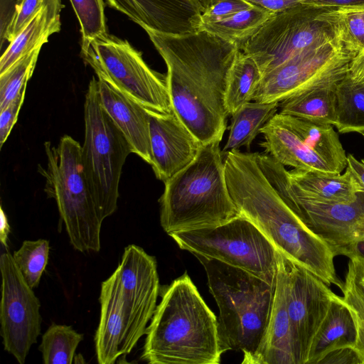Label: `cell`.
Returning <instances> with one entry per match:
<instances>
[{
	"label": "cell",
	"instance_id": "6da1fadb",
	"mask_svg": "<svg viewBox=\"0 0 364 364\" xmlns=\"http://www.w3.org/2000/svg\"><path fill=\"white\" fill-rule=\"evenodd\" d=\"M144 30L166 65L173 111L202 144L221 141L228 116L225 91L238 46L204 30L185 35Z\"/></svg>",
	"mask_w": 364,
	"mask_h": 364
},
{
	"label": "cell",
	"instance_id": "7a4b0ae2",
	"mask_svg": "<svg viewBox=\"0 0 364 364\" xmlns=\"http://www.w3.org/2000/svg\"><path fill=\"white\" fill-rule=\"evenodd\" d=\"M225 173L230 196L240 215L253 223L276 250L327 285L342 284L334 253L320 235L292 209L255 153H225Z\"/></svg>",
	"mask_w": 364,
	"mask_h": 364
},
{
	"label": "cell",
	"instance_id": "3957f363",
	"mask_svg": "<svg viewBox=\"0 0 364 364\" xmlns=\"http://www.w3.org/2000/svg\"><path fill=\"white\" fill-rule=\"evenodd\" d=\"M145 334L149 364H218L225 353L218 318L186 273L162 289Z\"/></svg>",
	"mask_w": 364,
	"mask_h": 364
},
{
	"label": "cell",
	"instance_id": "277c9868",
	"mask_svg": "<svg viewBox=\"0 0 364 364\" xmlns=\"http://www.w3.org/2000/svg\"><path fill=\"white\" fill-rule=\"evenodd\" d=\"M220 141L202 144L196 158L164 182L160 223L168 235L215 227L240 215L228 190Z\"/></svg>",
	"mask_w": 364,
	"mask_h": 364
},
{
	"label": "cell",
	"instance_id": "5b68a950",
	"mask_svg": "<svg viewBox=\"0 0 364 364\" xmlns=\"http://www.w3.org/2000/svg\"><path fill=\"white\" fill-rule=\"evenodd\" d=\"M210 292L219 309L218 331L225 352L240 350L247 364L267 327L275 287L240 268L199 255Z\"/></svg>",
	"mask_w": 364,
	"mask_h": 364
},
{
	"label": "cell",
	"instance_id": "8992f818",
	"mask_svg": "<svg viewBox=\"0 0 364 364\" xmlns=\"http://www.w3.org/2000/svg\"><path fill=\"white\" fill-rule=\"evenodd\" d=\"M47 166H38L45 192L54 198L70 242L81 252H99L101 218L91 194L82 161V146L68 135L57 146L44 144Z\"/></svg>",
	"mask_w": 364,
	"mask_h": 364
},
{
	"label": "cell",
	"instance_id": "52a82bcc",
	"mask_svg": "<svg viewBox=\"0 0 364 364\" xmlns=\"http://www.w3.org/2000/svg\"><path fill=\"white\" fill-rule=\"evenodd\" d=\"M84 120L83 168L93 200L104 220L117 209L122 167L132 151L125 136L102 107L95 77L90 80L85 95Z\"/></svg>",
	"mask_w": 364,
	"mask_h": 364
},
{
	"label": "cell",
	"instance_id": "ba28073f",
	"mask_svg": "<svg viewBox=\"0 0 364 364\" xmlns=\"http://www.w3.org/2000/svg\"><path fill=\"white\" fill-rule=\"evenodd\" d=\"M170 236L181 249L193 255L219 260L276 287L277 250L244 216L215 227L178 232Z\"/></svg>",
	"mask_w": 364,
	"mask_h": 364
},
{
	"label": "cell",
	"instance_id": "9c48e42d",
	"mask_svg": "<svg viewBox=\"0 0 364 364\" xmlns=\"http://www.w3.org/2000/svg\"><path fill=\"white\" fill-rule=\"evenodd\" d=\"M81 56L98 78L146 108L163 113L173 110L166 76L152 70L126 40L107 34L82 42Z\"/></svg>",
	"mask_w": 364,
	"mask_h": 364
},
{
	"label": "cell",
	"instance_id": "30bf717a",
	"mask_svg": "<svg viewBox=\"0 0 364 364\" xmlns=\"http://www.w3.org/2000/svg\"><path fill=\"white\" fill-rule=\"evenodd\" d=\"M321 9L298 5L274 14L240 48L262 75L314 46L333 38Z\"/></svg>",
	"mask_w": 364,
	"mask_h": 364
},
{
	"label": "cell",
	"instance_id": "8fae6325",
	"mask_svg": "<svg viewBox=\"0 0 364 364\" xmlns=\"http://www.w3.org/2000/svg\"><path fill=\"white\" fill-rule=\"evenodd\" d=\"M354 58L334 38L311 47L263 75L252 101L279 103L311 87L339 82Z\"/></svg>",
	"mask_w": 364,
	"mask_h": 364
},
{
	"label": "cell",
	"instance_id": "7c38bea8",
	"mask_svg": "<svg viewBox=\"0 0 364 364\" xmlns=\"http://www.w3.org/2000/svg\"><path fill=\"white\" fill-rule=\"evenodd\" d=\"M0 270L1 336L4 350L23 364L41 333V303L8 251L0 257Z\"/></svg>",
	"mask_w": 364,
	"mask_h": 364
},
{
	"label": "cell",
	"instance_id": "4fadbf2b",
	"mask_svg": "<svg viewBox=\"0 0 364 364\" xmlns=\"http://www.w3.org/2000/svg\"><path fill=\"white\" fill-rule=\"evenodd\" d=\"M284 259L287 304L296 364H306L312 341L336 294L314 274Z\"/></svg>",
	"mask_w": 364,
	"mask_h": 364
},
{
	"label": "cell",
	"instance_id": "5bb4252c",
	"mask_svg": "<svg viewBox=\"0 0 364 364\" xmlns=\"http://www.w3.org/2000/svg\"><path fill=\"white\" fill-rule=\"evenodd\" d=\"M291 208L327 242L335 257L364 261V191L358 192L355 200L348 203H321L291 196Z\"/></svg>",
	"mask_w": 364,
	"mask_h": 364
},
{
	"label": "cell",
	"instance_id": "9a60e30c",
	"mask_svg": "<svg viewBox=\"0 0 364 364\" xmlns=\"http://www.w3.org/2000/svg\"><path fill=\"white\" fill-rule=\"evenodd\" d=\"M113 273L136 344L146 333V325L156 308L160 291L156 261L141 247L129 245Z\"/></svg>",
	"mask_w": 364,
	"mask_h": 364
},
{
	"label": "cell",
	"instance_id": "2e32d148",
	"mask_svg": "<svg viewBox=\"0 0 364 364\" xmlns=\"http://www.w3.org/2000/svg\"><path fill=\"white\" fill-rule=\"evenodd\" d=\"M148 112L151 166L156 177L164 183L196 158L202 144L173 110Z\"/></svg>",
	"mask_w": 364,
	"mask_h": 364
},
{
	"label": "cell",
	"instance_id": "e0dca14e",
	"mask_svg": "<svg viewBox=\"0 0 364 364\" xmlns=\"http://www.w3.org/2000/svg\"><path fill=\"white\" fill-rule=\"evenodd\" d=\"M142 28L171 35L202 29V12L194 0H105Z\"/></svg>",
	"mask_w": 364,
	"mask_h": 364
},
{
	"label": "cell",
	"instance_id": "ac0fdd59",
	"mask_svg": "<svg viewBox=\"0 0 364 364\" xmlns=\"http://www.w3.org/2000/svg\"><path fill=\"white\" fill-rule=\"evenodd\" d=\"M100 316L95 336L100 364H113L136 346L114 273L101 284Z\"/></svg>",
	"mask_w": 364,
	"mask_h": 364
},
{
	"label": "cell",
	"instance_id": "d6986e66",
	"mask_svg": "<svg viewBox=\"0 0 364 364\" xmlns=\"http://www.w3.org/2000/svg\"><path fill=\"white\" fill-rule=\"evenodd\" d=\"M100 104L129 142L132 153L151 165L148 109L108 82L97 77Z\"/></svg>",
	"mask_w": 364,
	"mask_h": 364
},
{
	"label": "cell",
	"instance_id": "ffe728a7",
	"mask_svg": "<svg viewBox=\"0 0 364 364\" xmlns=\"http://www.w3.org/2000/svg\"><path fill=\"white\" fill-rule=\"evenodd\" d=\"M278 271L270 318L261 342L247 364H296L287 304V267L277 251Z\"/></svg>",
	"mask_w": 364,
	"mask_h": 364
},
{
	"label": "cell",
	"instance_id": "44dd1931",
	"mask_svg": "<svg viewBox=\"0 0 364 364\" xmlns=\"http://www.w3.org/2000/svg\"><path fill=\"white\" fill-rule=\"evenodd\" d=\"M294 198L321 203H348L362 191L360 186L346 168L334 173L294 168L288 171Z\"/></svg>",
	"mask_w": 364,
	"mask_h": 364
},
{
	"label": "cell",
	"instance_id": "7402d4cb",
	"mask_svg": "<svg viewBox=\"0 0 364 364\" xmlns=\"http://www.w3.org/2000/svg\"><path fill=\"white\" fill-rule=\"evenodd\" d=\"M264 140L259 145L282 165L294 168L336 173L281 119L277 113L261 129Z\"/></svg>",
	"mask_w": 364,
	"mask_h": 364
},
{
	"label": "cell",
	"instance_id": "603a6c76",
	"mask_svg": "<svg viewBox=\"0 0 364 364\" xmlns=\"http://www.w3.org/2000/svg\"><path fill=\"white\" fill-rule=\"evenodd\" d=\"M356 328L352 314L342 299L334 296L312 341L306 364H319L329 352L355 346Z\"/></svg>",
	"mask_w": 364,
	"mask_h": 364
},
{
	"label": "cell",
	"instance_id": "cb8c5ba5",
	"mask_svg": "<svg viewBox=\"0 0 364 364\" xmlns=\"http://www.w3.org/2000/svg\"><path fill=\"white\" fill-rule=\"evenodd\" d=\"M64 7L61 0L43 6L24 28L9 43L0 58V74L34 49L47 43L50 36L61 28L60 11Z\"/></svg>",
	"mask_w": 364,
	"mask_h": 364
},
{
	"label": "cell",
	"instance_id": "d4e9b609",
	"mask_svg": "<svg viewBox=\"0 0 364 364\" xmlns=\"http://www.w3.org/2000/svg\"><path fill=\"white\" fill-rule=\"evenodd\" d=\"M281 119L336 173L347 166V155L333 125L318 123L278 112Z\"/></svg>",
	"mask_w": 364,
	"mask_h": 364
},
{
	"label": "cell",
	"instance_id": "484cf974",
	"mask_svg": "<svg viewBox=\"0 0 364 364\" xmlns=\"http://www.w3.org/2000/svg\"><path fill=\"white\" fill-rule=\"evenodd\" d=\"M341 81L318 85L283 100L279 102V112L334 126L336 87Z\"/></svg>",
	"mask_w": 364,
	"mask_h": 364
},
{
	"label": "cell",
	"instance_id": "4316f807",
	"mask_svg": "<svg viewBox=\"0 0 364 364\" xmlns=\"http://www.w3.org/2000/svg\"><path fill=\"white\" fill-rule=\"evenodd\" d=\"M333 38L355 57L364 50V3L321 9Z\"/></svg>",
	"mask_w": 364,
	"mask_h": 364
},
{
	"label": "cell",
	"instance_id": "83f0119b",
	"mask_svg": "<svg viewBox=\"0 0 364 364\" xmlns=\"http://www.w3.org/2000/svg\"><path fill=\"white\" fill-rule=\"evenodd\" d=\"M279 102L262 103L251 101L235 114L231 119L230 132L222 153L239 150L242 147L250 149L261 129L277 113Z\"/></svg>",
	"mask_w": 364,
	"mask_h": 364
},
{
	"label": "cell",
	"instance_id": "f1b7e54d",
	"mask_svg": "<svg viewBox=\"0 0 364 364\" xmlns=\"http://www.w3.org/2000/svg\"><path fill=\"white\" fill-rule=\"evenodd\" d=\"M262 78V73L255 60L240 49L230 70L225 91L228 115L253 100Z\"/></svg>",
	"mask_w": 364,
	"mask_h": 364
},
{
	"label": "cell",
	"instance_id": "f546056e",
	"mask_svg": "<svg viewBox=\"0 0 364 364\" xmlns=\"http://www.w3.org/2000/svg\"><path fill=\"white\" fill-rule=\"evenodd\" d=\"M273 14L265 9L252 5L222 20L203 23L201 30L233 43L240 49Z\"/></svg>",
	"mask_w": 364,
	"mask_h": 364
},
{
	"label": "cell",
	"instance_id": "4dcf8cb0",
	"mask_svg": "<svg viewBox=\"0 0 364 364\" xmlns=\"http://www.w3.org/2000/svg\"><path fill=\"white\" fill-rule=\"evenodd\" d=\"M336 121L342 134L364 132V85L355 84L347 75L336 87Z\"/></svg>",
	"mask_w": 364,
	"mask_h": 364
},
{
	"label": "cell",
	"instance_id": "1f68e13d",
	"mask_svg": "<svg viewBox=\"0 0 364 364\" xmlns=\"http://www.w3.org/2000/svg\"><path fill=\"white\" fill-rule=\"evenodd\" d=\"M83 339L72 326L52 324L42 336L39 350L45 364H72L76 349Z\"/></svg>",
	"mask_w": 364,
	"mask_h": 364
},
{
	"label": "cell",
	"instance_id": "d6a6232c",
	"mask_svg": "<svg viewBox=\"0 0 364 364\" xmlns=\"http://www.w3.org/2000/svg\"><path fill=\"white\" fill-rule=\"evenodd\" d=\"M343 301L349 309L356 328L355 348L364 364V284L360 276L358 259H349L344 282L339 288Z\"/></svg>",
	"mask_w": 364,
	"mask_h": 364
},
{
	"label": "cell",
	"instance_id": "836d02e7",
	"mask_svg": "<svg viewBox=\"0 0 364 364\" xmlns=\"http://www.w3.org/2000/svg\"><path fill=\"white\" fill-rule=\"evenodd\" d=\"M49 251L48 240L38 239L23 241L21 247L12 255L21 274L32 289L40 283L48 264Z\"/></svg>",
	"mask_w": 364,
	"mask_h": 364
},
{
	"label": "cell",
	"instance_id": "e575fe53",
	"mask_svg": "<svg viewBox=\"0 0 364 364\" xmlns=\"http://www.w3.org/2000/svg\"><path fill=\"white\" fill-rule=\"evenodd\" d=\"M41 47L26 54L7 70L0 74V110L10 104L23 90L32 76Z\"/></svg>",
	"mask_w": 364,
	"mask_h": 364
},
{
	"label": "cell",
	"instance_id": "d590c367",
	"mask_svg": "<svg viewBox=\"0 0 364 364\" xmlns=\"http://www.w3.org/2000/svg\"><path fill=\"white\" fill-rule=\"evenodd\" d=\"M80 25L82 42L108 34L103 0H70Z\"/></svg>",
	"mask_w": 364,
	"mask_h": 364
},
{
	"label": "cell",
	"instance_id": "8d00e7d4",
	"mask_svg": "<svg viewBox=\"0 0 364 364\" xmlns=\"http://www.w3.org/2000/svg\"><path fill=\"white\" fill-rule=\"evenodd\" d=\"M57 0H18L4 41L11 42L46 5Z\"/></svg>",
	"mask_w": 364,
	"mask_h": 364
},
{
	"label": "cell",
	"instance_id": "74e56055",
	"mask_svg": "<svg viewBox=\"0 0 364 364\" xmlns=\"http://www.w3.org/2000/svg\"><path fill=\"white\" fill-rule=\"evenodd\" d=\"M252 6L246 0H220L202 13V25L222 20Z\"/></svg>",
	"mask_w": 364,
	"mask_h": 364
},
{
	"label": "cell",
	"instance_id": "f35d334b",
	"mask_svg": "<svg viewBox=\"0 0 364 364\" xmlns=\"http://www.w3.org/2000/svg\"><path fill=\"white\" fill-rule=\"evenodd\" d=\"M26 89L6 107L0 110V146H3L16 124L24 101Z\"/></svg>",
	"mask_w": 364,
	"mask_h": 364
},
{
	"label": "cell",
	"instance_id": "ab89813d",
	"mask_svg": "<svg viewBox=\"0 0 364 364\" xmlns=\"http://www.w3.org/2000/svg\"><path fill=\"white\" fill-rule=\"evenodd\" d=\"M323 364H361L355 346L339 348L327 353L319 362Z\"/></svg>",
	"mask_w": 364,
	"mask_h": 364
},
{
	"label": "cell",
	"instance_id": "60d3db41",
	"mask_svg": "<svg viewBox=\"0 0 364 364\" xmlns=\"http://www.w3.org/2000/svg\"><path fill=\"white\" fill-rule=\"evenodd\" d=\"M18 0H1V46L4 43V36L14 13Z\"/></svg>",
	"mask_w": 364,
	"mask_h": 364
},
{
	"label": "cell",
	"instance_id": "b9f144b4",
	"mask_svg": "<svg viewBox=\"0 0 364 364\" xmlns=\"http://www.w3.org/2000/svg\"><path fill=\"white\" fill-rule=\"evenodd\" d=\"M364 0H301V4L316 9L363 4Z\"/></svg>",
	"mask_w": 364,
	"mask_h": 364
},
{
	"label": "cell",
	"instance_id": "7bdbcfd3",
	"mask_svg": "<svg viewBox=\"0 0 364 364\" xmlns=\"http://www.w3.org/2000/svg\"><path fill=\"white\" fill-rule=\"evenodd\" d=\"M348 75L355 84L364 83V52L358 54L353 59Z\"/></svg>",
	"mask_w": 364,
	"mask_h": 364
},
{
	"label": "cell",
	"instance_id": "ee69618b",
	"mask_svg": "<svg viewBox=\"0 0 364 364\" xmlns=\"http://www.w3.org/2000/svg\"><path fill=\"white\" fill-rule=\"evenodd\" d=\"M346 169L353 174L362 191H364V159L358 160L354 155L348 154Z\"/></svg>",
	"mask_w": 364,
	"mask_h": 364
},
{
	"label": "cell",
	"instance_id": "f6af8a7d",
	"mask_svg": "<svg viewBox=\"0 0 364 364\" xmlns=\"http://www.w3.org/2000/svg\"><path fill=\"white\" fill-rule=\"evenodd\" d=\"M0 213V240L1 245L5 247H8L7 241L9 233L11 232V228L9 224L7 216L1 207Z\"/></svg>",
	"mask_w": 364,
	"mask_h": 364
},
{
	"label": "cell",
	"instance_id": "bcb514c9",
	"mask_svg": "<svg viewBox=\"0 0 364 364\" xmlns=\"http://www.w3.org/2000/svg\"><path fill=\"white\" fill-rule=\"evenodd\" d=\"M203 13L220 0H194Z\"/></svg>",
	"mask_w": 364,
	"mask_h": 364
},
{
	"label": "cell",
	"instance_id": "7dc6e473",
	"mask_svg": "<svg viewBox=\"0 0 364 364\" xmlns=\"http://www.w3.org/2000/svg\"><path fill=\"white\" fill-rule=\"evenodd\" d=\"M358 259L359 262L360 279H361L363 284H364V261L360 260L359 259Z\"/></svg>",
	"mask_w": 364,
	"mask_h": 364
},
{
	"label": "cell",
	"instance_id": "c3c4849f",
	"mask_svg": "<svg viewBox=\"0 0 364 364\" xmlns=\"http://www.w3.org/2000/svg\"><path fill=\"white\" fill-rule=\"evenodd\" d=\"M364 137V132L360 134Z\"/></svg>",
	"mask_w": 364,
	"mask_h": 364
},
{
	"label": "cell",
	"instance_id": "681fc988",
	"mask_svg": "<svg viewBox=\"0 0 364 364\" xmlns=\"http://www.w3.org/2000/svg\"><path fill=\"white\" fill-rule=\"evenodd\" d=\"M361 85H364V83H363V84H361Z\"/></svg>",
	"mask_w": 364,
	"mask_h": 364
}]
</instances>
